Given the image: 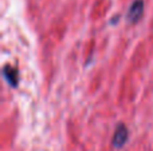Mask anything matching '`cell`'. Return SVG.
Instances as JSON below:
<instances>
[{"label": "cell", "instance_id": "cell-1", "mask_svg": "<svg viewBox=\"0 0 153 151\" xmlns=\"http://www.w3.org/2000/svg\"><path fill=\"white\" fill-rule=\"evenodd\" d=\"M143 13H144V0H134L130 4L129 10H128L126 19L129 23L136 24L143 18Z\"/></svg>", "mask_w": 153, "mask_h": 151}, {"label": "cell", "instance_id": "cell-2", "mask_svg": "<svg viewBox=\"0 0 153 151\" xmlns=\"http://www.w3.org/2000/svg\"><path fill=\"white\" fill-rule=\"evenodd\" d=\"M128 138H129V133H128L126 126L120 123V125L116 127V131H114L113 146L116 147V149H121V147L128 142Z\"/></svg>", "mask_w": 153, "mask_h": 151}, {"label": "cell", "instance_id": "cell-3", "mask_svg": "<svg viewBox=\"0 0 153 151\" xmlns=\"http://www.w3.org/2000/svg\"><path fill=\"white\" fill-rule=\"evenodd\" d=\"M3 75H4V79L8 82V84L12 86V87H16L19 83V78H18V71L16 68L11 66H4L3 67Z\"/></svg>", "mask_w": 153, "mask_h": 151}]
</instances>
